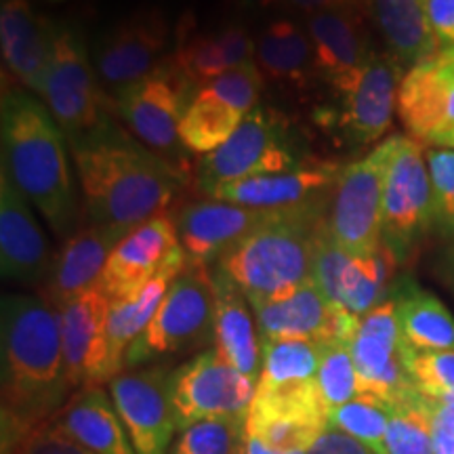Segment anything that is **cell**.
<instances>
[{"instance_id":"obj_1","label":"cell","mask_w":454,"mask_h":454,"mask_svg":"<svg viewBox=\"0 0 454 454\" xmlns=\"http://www.w3.org/2000/svg\"><path fill=\"white\" fill-rule=\"evenodd\" d=\"M3 454L51 423L72 394L59 311L44 297H3Z\"/></svg>"},{"instance_id":"obj_2","label":"cell","mask_w":454,"mask_h":454,"mask_svg":"<svg viewBox=\"0 0 454 454\" xmlns=\"http://www.w3.org/2000/svg\"><path fill=\"white\" fill-rule=\"evenodd\" d=\"M70 147L93 223L130 231L162 215L177 194L179 170L110 121Z\"/></svg>"},{"instance_id":"obj_3","label":"cell","mask_w":454,"mask_h":454,"mask_svg":"<svg viewBox=\"0 0 454 454\" xmlns=\"http://www.w3.org/2000/svg\"><path fill=\"white\" fill-rule=\"evenodd\" d=\"M66 135L43 99L26 90L3 93V170L61 236H72L78 202L66 154Z\"/></svg>"},{"instance_id":"obj_4","label":"cell","mask_w":454,"mask_h":454,"mask_svg":"<svg viewBox=\"0 0 454 454\" xmlns=\"http://www.w3.org/2000/svg\"><path fill=\"white\" fill-rule=\"evenodd\" d=\"M325 217L322 213L276 215L223 254L217 270L240 288L251 305L286 297L311 282L316 242Z\"/></svg>"},{"instance_id":"obj_5","label":"cell","mask_w":454,"mask_h":454,"mask_svg":"<svg viewBox=\"0 0 454 454\" xmlns=\"http://www.w3.org/2000/svg\"><path fill=\"white\" fill-rule=\"evenodd\" d=\"M215 274L187 259L144 334L130 345L127 366L207 348L215 340Z\"/></svg>"},{"instance_id":"obj_6","label":"cell","mask_w":454,"mask_h":454,"mask_svg":"<svg viewBox=\"0 0 454 454\" xmlns=\"http://www.w3.org/2000/svg\"><path fill=\"white\" fill-rule=\"evenodd\" d=\"M394 141L385 139L364 158L340 168L325 230L334 244L351 254L383 247V192Z\"/></svg>"},{"instance_id":"obj_7","label":"cell","mask_w":454,"mask_h":454,"mask_svg":"<svg viewBox=\"0 0 454 454\" xmlns=\"http://www.w3.org/2000/svg\"><path fill=\"white\" fill-rule=\"evenodd\" d=\"M305 167L299 160L286 118L271 107L257 106L230 139L198 164V184L204 194L215 187L254 175L286 173Z\"/></svg>"},{"instance_id":"obj_8","label":"cell","mask_w":454,"mask_h":454,"mask_svg":"<svg viewBox=\"0 0 454 454\" xmlns=\"http://www.w3.org/2000/svg\"><path fill=\"white\" fill-rule=\"evenodd\" d=\"M41 99L59 124L67 144L98 130L107 121L106 95L76 27L59 26Z\"/></svg>"},{"instance_id":"obj_9","label":"cell","mask_w":454,"mask_h":454,"mask_svg":"<svg viewBox=\"0 0 454 454\" xmlns=\"http://www.w3.org/2000/svg\"><path fill=\"white\" fill-rule=\"evenodd\" d=\"M383 192V244L404 259L435 225L434 194L425 158V144L394 135Z\"/></svg>"},{"instance_id":"obj_10","label":"cell","mask_w":454,"mask_h":454,"mask_svg":"<svg viewBox=\"0 0 454 454\" xmlns=\"http://www.w3.org/2000/svg\"><path fill=\"white\" fill-rule=\"evenodd\" d=\"M257 381L221 360L217 351H202L170 372L168 400L177 429L202 421L247 419Z\"/></svg>"},{"instance_id":"obj_11","label":"cell","mask_w":454,"mask_h":454,"mask_svg":"<svg viewBox=\"0 0 454 454\" xmlns=\"http://www.w3.org/2000/svg\"><path fill=\"white\" fill-rule=\"evenodd\" d=\"M349 349L360 394L377 397L389 408L419 394L406 368V345L391 297L360 316Z\"/></svg>"},{"instance_id":"obj_12","label":"cell","mask_w":454,"mask_h":454,"mask_svg":"<svg viewBox=\"0 0 454 454\" xmlns=\"http://www.w3.org/2000/svg\"><path fill=\"white\" fill-rule=\"evenodd\" d=\"M170 41L167 15L158 7H141L106 32L95 49L99 84L118 95L162 67Z\"/></svg>"},{"instance_id":"obj_13","label":"cell","mask_w":454,"mask_h":454,"mask_svg":"<svg viewBox=\"0 0 454 454\" xmlns=\"http://www.w3.org/2000/svg\"><path fill=\"white\" fill-rule=\"evenodd\" d=\"M400 259L387 247L368 254H351L326 234L317 236L311 280L322 294L351 314L364 316L389 291Z\"/></svg>"},{"instance_id":"obj_14","label":"cell","mask_w":454,"mask_h":454,"mask_svg":"<svg viewBox=\"0 0 454 454\" xmlns=\"http://www.w3.org/2000/svg\"><path fill=\"white\" fill-rule=\"evenodd\" d=\"M328 411L317 381L299 387L254 391L247 434L278 454L308 452L328 429Z\"/></svg>"},{"instance_id":"obj_15","label":"cell","mask_w":454,"mask_h":454,"mask_svg":"<svg viewBox=\"0 0 454 454\" xmlns=\"http://www.w3.org/2000/svg\"><path fill=\"white\" fill-rule=\"evenodd\" d=\"M190 87L168 64L154 74L124 89L116 98L118 114L130 133L158 156H177L184 147L179 137V122L184 116Z\"/></svg>"},{"instance_id":"obj_16","label":"cell","mask_w":454,"mask_h":454,"mask_svg":"<svg viewBox=\"0 0 454 454\" xmlns=\"http://www.w3.org/2000/svg\"><path fill=\"white\" fill-rule=\"evenodd\" d=\"M366 3L339 4L305 17V30L314 47L317 76L340 93L356 81L362 67L377 53L371 38Z\"/></svg>"},{"instance_id":"obj_17","label":"cell","mask_w":454,"mask_h":454,"mask_svg":"<svg viewBox=\"0 0 454 454\" xmlns=\"http://www.w3.org/2000/svg\"><path fill=\"white\" fill-rule=\"evenodd\" d=\"M406 70L385 51H377L356 81L337 93L334 129L351 145H371L391 129L397 112V93Z\"/></svg>"},{"instance_id":"obj_18","label":"cell","mask_w":454,"mask_h":454,"mask_svg":"<svg viewBox=\"0 0 454 454\" xmlns=\"http://www.w3.org/2000/svg\"><path fill=\"white\" fill-rule=\"evenodd\" d=\"M340 168L328 164L301 167L286 173L254 175L215 187L213 200L240 204L268 213H322L326 215Z\"/></svg>"},{"instance_id":"obj_19","label":"cell","mask_w":454,"mask_h":454,"mask_svg":"<svg viewBox=\"0 0 454 454\" xmlns=\"http://www.w3.org/2000/svg\"><path fill=\"white\" fill-rule=\"evenodd\" d=\"M261 340L303 339L351 343L360 316L331 303L311 280L286 297L251 305Z\"/></svg>"},{"instance_id":"obj_20","label":"cell","mask_w":454,"mask_h":454,"mask_svg":"<svg viewBox=\"0 0 454 454\" xmlns=\"http://www.w3.org/2000/svg\"><path fill=\"white\" fill-rule=\"evenodd\" d=\"M168 379L170 372L156 366L121 372L110 381L114 408L135 454H168L177 429L168 400Z\"/></svg>"},{"instance_id":"obj_21","label":"cell","mask_w":454,"mask_h":454,"mask_svg":"<svg viewBox=\"0 0 454 454\" xmlns=\"http://www.w3.org/2000/svg\"><path fill=\"white\" fill-rule=\"evenodd\" d=\"M110 308L112 301L99 286H95L57 309L66 374L72 391L112 381L107 345Z\"/></svg>"},{"instance_id":"obj_22","label":"cell","mask_w":454,"mask_h":454,"mask_svg":"<svg viewBox=\"0 0 454 454\" xmlns=\"http://www.w3.org/2000/svg\"><path fill=\"white\" fill-rule=\"evenodd\" d=\"M397 116L408 135L425 145L454 129V47L440 49L406 70Z\"/></svg>"},{"instance_id":"obj_23","label":"cell","mask_w":454,"mask_h":454,"mask_svg":"<svg viewBox=\"0 0 454 454\" xmlns=\"http://www.w3.org/2000/svg\"><path fill=\"white\" fill-rule=\"evenodd\" d=\"M257 41L242 24H225L215 30H198L196 20L184 15L175 32V49L168 64L187 87H204L238 66L254 61Z\"/></svg>"},{"instance_id":"obj_24","label":"cell","mask_w":454,"mask_h":454,"mask_svg":"<svg viewBox=\"0 0 454 454\" xmlns=\"http://www.w3.org/2000/svg\"><path fill=\"white\" fill-rule=\"evenodd\" d=\"M181 251L177 225L162 213L129 231L107 259L98 286L110 301L130 297L160 271L175 253Z\"/></svg>"},{"instance_id":"obj_25","label":"cell","mask_w":454,"mask_h":454,"mask_svg":"<svg viewBox=\"0 0 454 454\" xmlns=\"http://www.w3.org/2000/svg\"><path fill=\"white\" fill-rule=\"evenodd\" d=\"M276 215L257 208L240 207V204L202 200L184 207L175 219L179 242L190 261L211 263L219 261L242 240L268 225Z\"/></svg>"},{"instance_id":"obj_26","label":"cell","mask_w":454,"mask_h":454,"mask_svg":"<svg viewBox=\"0 0 454 454\" xmlns=\"http://www.w3.org/2000/svg\"><path fill=\"white\" fill-rule=\"evenodd\" d=\"M59 24L38 13L27 0L0 4V51L9 72L32 93H43Z\"/></svg>"},{"instance_id":"obj_27","label":"cell","mask_w":454,"mask_h":454,"mask_svg":"<svg viewBox=\"0 0 454 454\" xmlns=\"http://www.w3.org/2000/svg\"><path fill=\"white\" fill-rule=\"evenodd\" d=\"M0 270L3 278L21 284H47L53 270L47 238L4 170L0 175Z\"/></svg>"},{"instance_id":"obj_28","label":"cell","mask_w":454,"mask_h":454,"mask_svg":"<svg viewBox=\"0 0 454 454\" xmlns=\"http://www.w3.org/2000/svg\"><path fill=\"white\" fill-rule=\"evenodd\" d=\"M127 234L129 230L99 223L74 231L57 254L44 286V299L59 309L67 301L98 286L107 259Z\"/></svg>"},{"instance_id":"obj_29","label":"cell","mask_w":454,"mask_h":454,"mask_svg":"<svg viewBox=\"0 0 454 454\" xmlns=\"http://www.w3.org/2000/svg\"><path fill=\"white\" fill-rule=\"evenodd\" d=\"M215 340L213 349L234 366L259 383L263 345L259 340L257 320L248 309V299L244 293L219 270H215Z\"/></svg>"},{"instance_id":"obj_30","label":"cell","mask_w":454,"mask_h":454,"mask_svg":"<svg viewBox=\"0 0 454 454\" xmlns=\"http://www.w3.org/2000/svg\"><path fill=\"white\" fill-rule=\"evenodd\" d=\"M51 425L95 454H135L114 402L99 385L74 391Z\"/></svg>"},{"instance_id":"obj_31","label":"cell","mask_w":454,"mask_h":454,"mask_svg":"<svg viewBox=\"0 0 454 454\" xmlns=\"http://www.w3.org/2000/svg\"><path fill=\"white\" fill-rule=\"evenodd\" d=\"M187 263V254L181 247L167 261V265L145 284L141 291H137L130 297L112 301L110 308V320H107V345H110V371L112 379L122 372L127 366V354L130 345L137 340L152 317L156 316L158 308L167 297L170 284L177 280V276L184 271Z\"/></svg>"},{"instance_id":"obj_32","label":"cell","mask_w":454,"mask_h":454,"mask_svg":"<svg viewBox=\"0 0 454 454\" xmlns=\"http://www.w3.org/2000/svg\"><path fill=\"white\" fill-rule=\"evenodd\" d=\"M368 17L389 53L404 70L440 51L425 0H366Z\"/></svg>"},{"instance_id":"obj_33","label":"cell","mask_w":454,"mask_h":454,"mask_svg":"<svg viewBox=\"0 0 454 454\" xmlns=\"http://www.w3.org/2000/svg\"><path fill=\"white\" fill-rule=\"evenodd\" d=\"M254 64L265 81L291 89H305L317 76L309 34L288 17L271 20L261 30Z\"/></svg>"},{"instance_id":"obj_34","label":"cell","mask_w":454,"mask_h":454,"mask_svg":"<svg viewBox=\"0 0 454 454\" xmlns=\"http://www.w3.org/2000/svg\"><path fill=\"white\" fill-rule=\"evenodd\" d=\"M247 118V112L236 106L213 82L204 84L192 95L179 122V137L185 150L196 154H211L225 144Z\"/></svg>"},{"instance_id":"obj_35","label":"cell","mask_w":454,"mask_h":454,"mask_svg":"<svg viewBox=\"0 0 454 454\" xmlns=\"http://www.w3.org/2000/svg\"><path fill=\"white\" fill-rule=\"evenodd\" d=\"M391 299L408 349L454 351V317L438 297L414 284H404Z\"/></svg>"},{"instance_id":"obj_36","label":"cell","mask_w":454,"mask_h":454,"mask_svg":"<svg viewBox=\"0 0 454 454\" xmlns=\"http://www.w3.org/2000/svg\"><path fill=\"white\" fill-rule=\"evenodd\" d=\"M263 362L257 389H286L317 381L322 343L303 339L261 340Z\"/></svg>"},{"instance_id":"obj_37","label":"cell","mask_w":454,"mask_h":454,"mask_svg":"<svg viewBox=\"0 0 454 454\" xmlns=\"http://www.w3.org/2000/svg\"><path fill=\"white\" fill-rule=\"evenodd\" d=\"M385 454H434L429 397L421 391L391 406Z\"/></svg>"},{"instance_id":"obj_38","label":"cell","mask_w":454,"mask_h":454,"mask_svg":"<svg viewBox=\"0 0 454 454\" xmlns=\"http://www.w3.org/2000/svg\"><path fill=\"white\" fill-rule=\"evenodd\" d=\"M391 408L372 395H356L328 414V427L343 431L362 442L374 454H385V435L389 427Z\"/></svg>"},{"instance_id":"obj_39","label":"cell","mask_w":454,"mask_h":454,"mask_svg":"<svg viewBox=\"0 0 454 454\" xmlns=\"http://www.w3.org/2000/svg\"><path fill=\"white\" fill-rule=\"evenodd\" d=\"M168 454H248L247 419L202 421L181 431Z\"/></svg>"},{"instance_id":"obj_40","label":"cell","mask_w":454,"mask_h":454,"mask_svg":"<svg viewBox=\"0 0 454 454\" xmlns=\"http://www.w3.org/2000/svg\"><path fill=\"white\" fill-rule=\"evenodd\" d=\"M317 387L325 397L328 411L343 406L345 402L360 395L357 387V372L354 357H351L349 343L328 340L322 343L320 368H317Z\"/></svg>"},{"instance_id":"obj_41","label":"cell","mask_w":454,"mask_h":454,"mask_svg":"<svg viewBox=\"0 0 454 454\" xmlns=\"http://www.w3.org/2000/svg\"><path fill=\"white\" fill-rule=\"evenodd\" d=\"M406 368L414 387L434 400L454 395V351H412L406 348Z\"/></svg>"},{"instance_id":"obj_42","label":"cell","mask_w":454,"mask_h":454,"mask_svg":"<svg viewBox=\"0 0 454 454\" xmlns=\"http://www.w3.org/2000/svg\"><path fill=\"white\" fill-rule=\"evenodd\" d=\"M425 158L434 194L435 225L454 234V150L425 145Z\"/></svg>"},{"instance_id":"obj_43","label":"cell","mask_w":454,"mask_h":454,"mask_svg":"<svg viewBox=\"0 0 454 454\" xmlns=\"http://www.w3.org/2000/svg\"><path fill=\"white\" fill-rule=\"evenodd\" d=\"M11 454H95L47 423L32 431Z\"/></svg>"},{"instance_id":"obj_44","label":"cell","mask_w":454,"mask_h":454,"mask_svg":"<svg viewBox=\"0 0 454 454\" xmlns=\"http://www.w3.org/2000/svg\"><path fill=\"white\" fill-rule=\"evenodd\" d=\"M425 3L438 47H454V0H425Z\"/></svg>"},{"instance_id":"obj_45","label":"cell","mask_w":454,"mask_h":454,"mask_svg":"<svg viewBox=\"0 0 454 454\" xmlns=\"http://www.w3.org/2000/svg\"><path fill=\"white\" fill-rule=\"evenodd\" d=\"M308 454H374L371 448L343 434V431L328 427L325 434L317 438Z\"/></svg>"},{"instance_id":"obj_46","label":"cell","mask_w":454,"mask_h":454,"mask_svg":"<svg viewBox=\"0 0 454 454\" xmlns=\"http://www.w3.org/2000/svg\"><path fill=\"white\" fill-rule=\"evenodd\" d=\"M354 3H366V0H284V7L297 11V13L308 17L311 13H317V11L339 7V4H354Z\"/></svg>"},{"instance_id":"obj_47","label":"cell","mask_w":454,"mask_h":454,"mask_svg":"<svg viewBox=\"0 0 454 454\" xmlns=\"http://www.w3.org/2000/svg\"><path fill=\"white\" fill-rule=\"evenodd\" d=\"M230 3L240 13H261V11H268L276 4H284V0H230Z\"/></svg>"},{"instance_id":"obj_48","label":"cell","mask_w":454,"mask_h":454,"mask_svg":"<svg viewBox=\"0 0 454 454\" xmlns=\"http://www.w3.org/2000/svg\"><path fill=\"white\" fill-rule=\"evenodd\" d=\"M429 145H434V147H448V150H454V129H450L444 135H440V137L431 141Z\"/></svg>"},{"instance_id":"obj_49","label":"cell","mask_w":454,"mask_h":454,"mask_svg":"<svg viewBox=\"0 0 454 454\" xmlns=\"http://www.w3.org/2000/svg\"><path fill=\"white\" fill-rule=\"evenodd\" d=\"M442 402H446V404H452V406H454V395H450V397H446V400H442Z\"/></svg>"},{"instance_id":"obj_50","label":"cell","mask_w":454,"mask_h":454,"mask_svg":"<svg viewBox=\"0 0 454 454\" xmlns=\"http://www.w3.org/2000/svg\"><path fill=\"white\" fill-rule=\"evenodd\" d=\"M47 3H66V0H47Z\"/></svg>"}]
</instances>
